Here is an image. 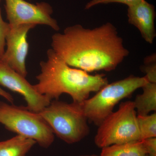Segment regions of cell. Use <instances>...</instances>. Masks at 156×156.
<instances>
[{"label": "cell", "mask_w": 156, "mask_h": 156, "mask_svg": "<svg viewBox=\"0 0 156 156\" xmlns=\"http://www.w3.org/2000/svg\"><path fill=\"white\" fill-rule=\"evenodd\" d=\"M51 40V49L68 65L87 73L113 70L129 53L109 22L92 29L75 24Z\"/></svg>", "instance_id": "obj_1"}, {"label": "cell", "mask_w": 156, "mask_h": 156, "mask_svg": "<svg viewBox=\"0 0 156 156\" xmlns=\"http://www.w3.org/2000/svg\"><path fill=\"white\" fill-rule=\"evenodd\" d=\"M47 59L40 62L41 72L36 76V90L50 100H58L68 94L73 101L83 103L90 93L97 92L108 83L103 74L91 75L68 65L52 49L47 51Z\"/></svg>", "instance_id": "obj_2"}, {"label": "cell", "mask_w": 156, "mask_h": 156, "mask_svg": "<svg viewBox=\"0 0 156 156\" xmlns=\"http://www.w3.org/2000/svg\"><path fill=\"white\" fill-rule=\"evenodd\" d=\"M39 114L54 135L68 144L79 142L89 134L88 120L82 103L53 100Z\"/></svg>", "instance_id": "obj_3"}, {"label": "cell", "mask_w": 156, "mask_h": 156, "mask_svg": "<svg viewBox=\"0 0 156 156\" xmlns=\"http://www.w3.org/2000/svg\"><path fill=\"white\" fill-rule=\"evenodd\" d=\"M0 124L17 135L34 140L44 148L54 142L55 135L47 122L40 114L26 107L0 101Z\"/></svg>", "instance_id": "obj_4"}, {"label": "cell", "mask_w": 156, "mask_h": 156, "mask_svg": "<svg viewBox=\"0 0 156 156\" xmlns=\"http://www.w3.org/2000/svg\"><path fill=\"white\" fill-rule=\"evenodd\" d=\"M149 81L147 78L133 75L108 84L91 98L82 103L88 121L99 126L113 112L120 101L130 96L137 89L142 88Z\"/></svg>", "instance_id": "obj_5"}, {"label": "cell", "mask_w": 156, "mask_h": 156, "mask_svg": "<svg viewBox=\"0 0 156 156\" xmlns=\"http://www.w3.org/2000/svg\"><path fill=\"white\" fill-rule=\"evenodd\" d=\"M140 140L137 114L133 101L122 102L98 126L94 141L103 148L116 144Z\"/></svg>", "instance_id": "obj_6"}, {"label": "cell", "mask_w": 156, "mask_h": 156, "mask_svg": "<svg viewBox=\"0 0 156 156\" xmlns=\"http://www.w3.org/2000/svg\"><path fill=\"white\" fill-rule=\"evenodd\" d=\"M7 19L10 25L30 24L44 25L56 31L59 27L52 17L53 9L45 2L32 4L24 0H5Z\"/></svg>", "instance_id": "obj_7"}, {"label": "cell", "mask_w": 156, "mask_h": 156, "mask_svg": "<svg viewBox=\"0 0 156 156\" xmlns=\"http://www.w3.org/2000/svg\"><path fill=\"white\" fill-rule=\"evenodd\" d=\"M36 26L30 24L10 25L6 37L5 49L0 59L1 62L25 78L27 74L26 62L29 48L27 34Z\"/></svg>", "instance_id": "obj_8"}, {"label": "cell", "mask_w": 156, "mask_h": 156, "mask_svg": "<svg viewBox=\"0 0 156 156\" xmlns=\"http://www.w3.org/2000/svg\"><path fill=\"white\" fill-rule=\"evenodd\" d=\"M0 85L22 95L26 101V107L34 112H41L51 101L46 96L39 93L25 77L1 62Z\"/></svg>", "instance_id": "obj_9"}, {"label": "cell", "mask_w": 156, "mask_h": 156, "mask_svg": "<svg viewBox=\"0 0 156 156\" xmlns=\"http://www.w3.org/2000/svg\"><path fill=\"white\" fill-rule=\"evenodd\" d=\"M128 22L138 29L144 39L152 44L156 34L154 26V6L145 0L128 6Z\"/></svg>", "instance_id": "obj_10"}, {"label": "cell", "mask_w": 156, "mask_h": 156, "mask_svg": "<svg viewBox=\"0 0 156 156\" xmlns=\"http://www.w3.org/2000/svg\"><path fill=\"white\" fill-rule=\"evenodd\" d=\"M36 144L34 140L17 135L0 141V156H27Z\"/></svg>", "instance_id": "obj_11"}, {"label": "cell", "mask_w": 156, "mask_h": 156, "mask_svg": "<svg viewBox=\"0 0 156 156\" xmlns=\"http://www.w3.org/2000/svg\"><path fill=\"white\" fill-rule=\"evenodd\" d=\"M142 88L133 102L137 115H145L156 111V83L148 82Z\"/></svg>", "instance_id": "obj_12"}, {"label": "cell", "mask_w": 156, "mask_h": 156, "mask_svg": "<svg viewBox=\"0 0 156 156\" xmlns=\"http://www.w3.org/2000/svg\"><path fill=\"white\" fill-rule=\"evenodd\" d=\"M142 140L113 144L102 148L100 156H146Z\"/></svg>", "instance_id": "obj_13"}, {"label": "cell", "mask_w": 156, "mask_h": 156, "mask_svg": "<svg viewBox=\"0 0 156 156\" xmlns=\"http://www.w3.org/2000/svg\"><path fill=\"white\" fill-rule=\"evenodd\" d=\"M137 122L140 140L156 137V113L140 115H137Z\"/></svg>", "instance_id": "obj_14"}, {"label": "cell", "mask_w": 156, "mask_h": 156, "mask_svg": "<svg viewBox=\"0 0 156 156\" xmlns=\"http://www.w3.org/2000/svg\"><path fill=\"white\" fill-rule=\"evenodd\" d=\"M155 55L148 56L144 60L145 66L143 70L145 73L149 82L156 83V65Z\"/></svg>", "instance_id": "obj_15"}, {"label": "cell", "mask_w": 156, "mask_h": 156, "mask_svg": "<svg viewBox=\"0 0 156 156\" xmlns=\"http://www.w3.org/2000/svg\"><path fill=\"white\" fill-rule=\"evenodd\" d=\"M1 1L0 0V3ZM10 28L9 23L4 21L2 15L0 8V59L2 57L6 47L5 38L6 35Z\"/></svg>", "instance_id": "obj_16"}, {"label": "cell", "mask_w": 156, "mask_h": 156, "mask_svg": "<svg viewBox=\"0 0 156 156\" xmlns=\"http://www.w3.org/2000/svg\"><path fill=\"white\" fill-rule=\"evenodd\" d=\"M142 0H91L85 6V9L88 10L94 6L101 4H108L110 3H120L130 6Z\"/></svg>", "instance_id": "obj_17"}, {"label": "cell", "mask_w": 156, "mask_h": 156, "mask_svg": "<svg viewBox=\"0 0 156 156\" xmlns=\"http://www.w3.org/2000/svg\"><path fill=\"white\" fill-rule=\"evenodd\" d=\"M141 140L148 155L156 156V137H151Z\"/></svg>", "instance_id": "obj_18"}, {"label": "cell", "mask_w": 156, "mask_h": 156, "mask_svg": "<svg viewBox=\"0 0 156 156\" xmlns=\"http://www.w3.org/2000/svg\"><path fill=\"white\" fill-rule=\"evenodd\" d=\"M0 96L5 98L10 103L13 104L14 103V99L13 96L9 92L2 89L1 87H0Z\"/></svg>", "instance_id": "obj_19"}, {"label": "cell", "mask_w": 156, "mask_h": 156, "mask_svg": "<svg viewBox=\"0 0 156 156\" xmlns=\"http://www.w3.org/2000/svg\"><path fill=\"white\" fill-rule=\"evenodd\" d=\"M80 156H100L97 155L92 154V155H81Z\"/></svg>", "instance_id": "obj_20"}, {"label": "cell", "mask_w": 156, "mask_h": 156, "mask_svg": "<svg viewBox=\"0 0 156 156\" xmlns=\"http://www.w3.org/2000/svg\"><path fill=\"white\" fill-rule=\"evenodd\" d=\"M146 156H150L148 155H147Z\"/></svg>", "instance_id": "obj_21"}, {"label": "cell", "mask_w": 156, "mask_h": 156, "mask_svg": "<svg viewBox=\"0 0 156 156\" xmlns=\"http://www.w3.org/2000/svg\"></svg>", "instance_id": "obj_22"}]
</instances>
